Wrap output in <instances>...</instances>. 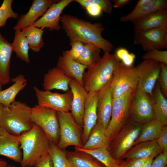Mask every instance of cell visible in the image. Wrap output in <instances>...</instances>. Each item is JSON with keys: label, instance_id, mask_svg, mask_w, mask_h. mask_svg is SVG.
Masks as SVG:
<instances>
[{"label": "cell", "instance_id": "4316f807", "mask_svg": "<svg viewBox=\"0 0 167 167\" xmlns=\"http://www.w3.org/2000/svg\"><path fill=\"white\" fill-rule=\"evenodd\" d=\"M154 102L153 110L155 118L161 122L167 123V100L162 92L157 81L153 91Z\"/></svg>", "mask_w": 167, "mask_h": 167}, {"label": "cell", "instance_id": "ac0fdd59", "mask_svg": "<svg viewBox=\"0 0 167 167\" xmlns=\"http://www.w3.org/2000/svg\"><path fill=\"white\" fill-rule=\"evenodd\" d=\"M0 155L20 164L22 159L19 136L11 134L1 127H0Z\"/></svg>", "mask_w": 167, "mask_h": 167}, {"label": "cell", "instance_id": "7c38bea8", "mask_svg": "<svg viewBox=\"0 0 167 167\" xmlns=\"http://www.w3.org/2000/svg\"><path fill=\"white\" fill-rule=\"evenodd\" d=\"M135 67L138 75L137 88L153 96V91L161 71L160 62L143 60Z\"/></svg>", "mask_w": 167, "mask_h": 167}, {"label": "cell", "instance_id": "7402d4cb", "mask_svg": "<svg viewBox=\"0 0 167 167\" xmlns=\"http://www.w3.org/2000/svg\"><path fill=\"white\" fill-rule=\"evenodd\" d=\"M134 32L167 27V10L152 13L132 22Z\"/></svg>", "mask_w": 167, "mask_h": 167}, {"label": "cell", "instance_id": "52a82bcc", "mask_svg": "<svg viewBox=\"0 0 167 167\" xmlns=\"http://www.w3.org/2000/svg\"><path fill=\"white\" fill-rule=\"evenodd\" d=\"M31 118L33 123L43 130L51 143L57 145L59 139V126L57 111L37 105L32 108Z\"/></svg>", "mask_w": 167, "mask_h": 167}, {"label": "cell", "instance_id": "9a60e30c", "mask_svg": "<svg viewBox=\"0 0 167 167\" xmlns=\"http://www.w3.org/2000/svg\"><path fill=\"white\" fill-rule=\"evenodd\" d=\"M111 79L98 92L96 124L105 131L110 122L112 111Z\"/></svg>", "mask_w": 167, "mask_h": 167}, {"label": "cell", "instance_id": "e575fe53", "mask_svg": "<svg viewBox=\"0 0 167 167\" xmlns=\"http://www.w3.org/2000/svg\"><path fill=\"white\" fill-rule=\"evenodd\" d=\"M49 153L53 167H72L66 157V152L59 148L57 145L51 143Z\"/></svg>", "mask_w": 167, "mask_h": 167}, {"label": "cell", "instance_id": "c3c4849f", "mask_svg": "<svg viewBox=\"0 0 167 167\" xmlns=\"http://www.w3.org/2000/svg\"><path fill=\"white\" fill-rule=\"evenodd\" d=\"M151 0H140L137 2L133 10L137 9L144 6L150 1Z\"/></svg>", "mask_w": 167, "mask_h": 167}, {"label": "cell", "instance_id": "8fae6325", "mask_svg": "<svg viewBox=\"0 0 167 167\" xmlns=\"http://www.w3.org/2000/svg\"><path fill=\"white\" fill-rule=\"evenodd\" d=\"M38 105L54 109L57 112H68L71 109L73 95L70 90L64 93L41 90L36 86L33 87Z\"/></svg>", "mask_w": 167, "mask_h": 167}, {"label": "cell", "instance_id": "681fc988", "mask_svg": "<svg viewBox=\"0 0 167 167\" xmlns=\"http://www.w3.org/2000/svg\"><path fill=\"white\" fill-rule=\"evenodd\" d=\"M155 156V155H152L149 157L142 167H151L153 161Z\"/></svg>", "mask_w": 167, "mask_h": 167}, {"label": "cell", "instance_id": "277c9868", "mask_svg": "<svg viewBox=\"0 0 167 167\" xmlns=\"http://www.w3.org/2000/svg\"><path fill=\"white\" fill-rule=\"evenodd\" d=\"M31 111L32 108L19 101H15L8 106H4L0 113V127L11 134L19 136L32 127Z\"/></svg>", "mask_w": 167, "mask_h": 167}, {"label": "cell", "instance_id": "8d00e7d4", "mask_svg": "<svg viewBox=\"0 0 167 167\" xmlns=\"http://www.w3.org/2000/svg\"><path fill=\"white\" fill-rule=\"evenodd\" d=\"M75 1L84 8L90 4H94L99 6L102 11L107 14H111L112 11L113 4L110 0H76Z\"/></svg>", "mask_w": 167, "mask_h": 167}, {"label": "cell", "instance_id": "f546056e", "mask_svg": "<svg viewBox=\"0 0 167 167\" xmlns=\"http://www.w3.org/2000/svg\"><path fill=\"white\" fill-rule=\"evenodd\" d=\"M110 140L105 135V131L96 124L87 140L81 148L92 150L104 147L108 148Z\"/></svg>", "mask_w": 167, "mask_h": 167}, {"label": "cell", "instance_id": "ffe728a7", "mask_svg": "<svg viewBox=\"0 0 167 167\" xmlns=\"http://www.w3.org/2000/svg\"><path fill=\"white\" fill-rule=\"evenodd\" d=\"M56 67L62 70L68 77L83 85V77L88 66L71 58L66 51L59 56Z\"/></svg>", "mask_w": 167, "mask_h": 167}, {"label": "cell", "instance_id": "d4e9b609", "mask_svg": "<svg viewBox=\"0 0 167 167\" xmlns=\"http://www.w3.org/2000/svg\"><path fill=\"white\" fill-rule=\"evenodd\" d=\"M161 152L160 148L156 141L144 142L131 148L122 158L127 159L145 158L152 155L156 156Z\"/></svg>", "mask_w": 167, "mask_h": 167}, {"label": "cell", "instance_id": "9c48e42d", "mask_svg": "<svg viewBox=\"0 0 167 167\" xmlns=\"http://www.w3.org/2000/svg\"><path fill=\"white\" fill-rule=\"evenodd\" d=\"M143 124L130 121L119 131L112 139L113 156L117 160L122 158L134 145L139 135Z\"/></svg>", "mask_w": 167, "mask_h": 167}, {"label": "cell", "instance_id": "4dcf8cb0", "mask_svg": "<svg viewBox=\"0 0 167 167\" xmlns=\"http://www.w3.org/2000/svg\"><path fill=\"white\" fill-rule=\"evenodd\" d=\"M66 154L72 167H105L99 164L92 156L83 152L66 151Z\"/></svg>", "mask_w": 167, "mask_h": 167}, {"label": "cell", "instance_id": "4fadbf2b", "mask_svg": "<svg viewBox=\"0 0 167 167\" xmlns=\"http://www.w3.org/2000/svg\"><path fill=\"white\" fill-rule=\"evenodd\" d=\"M134 42L142 46L144 51L165 48L164 39L167 27L160 28L135 32Z\"/></svg>", "mask_w": 167, "mask_h": 167}, {"label": "cell", "instance_id": "f907efd6", "mask_svg": "<svg viewBox=\"0 0 167 167\" xmlns=\"http://www.w3.org/2000/svg\"><path fill=\"white\" fill-rule=\"evenodd\" d=\"M0 167H15L14 165H9L5 161L0 158Z\"/></svg>", "mask_w": 167, "mask_h": 167}, {"label": "cell", "instance_id": "db71d44e", "mask_svg": "<svg viewBox=\"0 0 167 167\" xmlns=\"http://www.w3.org/2000/svg\"><path fill=\"white\" fill-rule=\"evenodd\" d=\"M118 167H124L122 162L121 164Z\"/></svg>", "mask_w": 167, "mask_h": 167}, {"label": "cell", "instance_id": "816d5d0a", "mask_svg": "<svg viewBox=\"0 0 167 167\" xmlns=\"http://www.w3.org/2000/svg\"><path fill=\"white\" fill-rule=\"evenodd\" d=\"M4 106L3 105L0 104V113L1 112Z\"/></svg>", "mask_w": 167, "mask_h": 167}, {"label": "cell", "instance_id": "f6af8a7d", "mask_svg": "<svg viewBox=\"0 0 167 167\" xmlns=\"http://www.w3.org/2000/svg\"><path fill=\"white\" fill-rule=\"evenodd\" d=\"M148 158L128 159V161L122 163L124 167H142Z\"/></svg>", "mask_w": 167, "mask_h": 167}, {"label": "cell", "instance_id": "836d02e7", "mask_svg": "<svg viewBox=\"0 0 167 167\" xmlns=\"http://www.w3.org/2000/svg\"><path fill=\"white\" fill-rule=\"evenodd\" d=\"M83 44V52L76 61L88 67L94 64L101 58V49L92 43Z\"/></svg>", "mask_w": 167, "mask_h": 167}, {"label": "cell", "instance_id": "484cf974", "mask_svg": "<svg viewBox=\"0 0 167 167\" xmlns=\"http://www.w3.org/2000/svg\"><path fill=\"white\" fill-rule=\"evenodd\" d=\"M13 84L6 89L0 91V104L4 106L11 104L15 100L17 94L24 89L27 84V80L20 74L12 79Z\"/></svg>", "mask_w": 167, "mask_h": 167}, {"label": "cell", "instance_id": "8992f818", "mask_svg": "<svg viewBox=\"0 0 167 167\" xmlns=\"http://www.w3.org/2000/svg\"><path fill=\"white\" fill-rule=\"evenodd\" d=\"M59 126V139L57 147L62 150L67 147L83 146L81 127L69 112H57Z\"/></svg>", "mask_w": 167, "mask_h": 167}, {"label": "cell", "instance_id": "5b68a950", "mask_svg": "<svg viewBox=\"0 0 167 167\" xmlns=\"http://www.w3.org/2000/svg\"><path fill=\"white\" fill-rule=\"evenodd\" d=\"M135 90L130 89L120 96L112 98L111 119L105 131V135L110 140L131 121V106Z\"/></svg>", "mask_w": 167, "mask_h": 167}, {"label": "cell", "instance_id": "3957f363", "mask_svg": "<svg viewBox=\"0 0 167 167\" xmlns=\"http://www.w3.org/2000/svg\"><path fill=\"white\" fill-rule=\"evenodd\" d=\"M120 61L115 54L105 53L97 62L88 66L84 74L83 86L88 92H98L111 79Z\"/></svg>", "mask_w": 167, "mask_h": 167}, {"label": "cell", "instance_id": "2e32d148", "mask_svg": "<svg viewBox=\"0 0 167 167\" xmlns=\"http://www.w3.org/2000/svg\"><path fill=\"white\" fill-rule=\"evenodd\" d=\"M72 95L71 104V113L75 120L81 127H83V119L85 101L88 94L83 85L75 79L69 84Z\"/></svg>", "mask_w": 167, "mask_h": 167}, {"label": "cell", "instance_id": "d6986e66", "mask_svg": "<svg viewBox=\"0 0 167 167\" xmlns=\"http://www.w3.org/2000/svg\"><path fill=\"white\" fill-rule=\"evenodd\" d=\"M98 92L88 93L85 104L83 119L84 130L82 134L83 143L87 140L96 125L97 120Z\"/></svg>", "mask_w": 167, "mask_h": 167}, {"label": "cell", "instance_id": "ba28073f", "mask_svg": "<svg viewBox=\"0 0 167 167\" xmlns=\"http://www.w3.org/2000/svg\"><path fill=\"white\" fill-rule=\"evenodd\" d=\"M138 83L136 67L126 66L120 62L114 71L110 81L112 98L120 96L130 89L136 90Z\"/></svg>", "mask_w": 167, "mask_h": 167}, {"label": "cell", "instance_id": "7dc6e473", "mask_svg": "<svg viewBox=\"0 0 167 167\" xmlns=\"http://www.w3.org/2000/svg\"><path fill=\"white\" fill-rule=\"evenodd\" d=\"M131 1L130 0H114L113 1L114 2L113 7L115 8H123Z\"/></svg>", "mask_w": 167, "mask_h": 167}, {"label": "cell", "instance_id": "ab89813d", "mask_svg": "<svg viewBox=\"0 0 167 167\" xmlns=\"http://www.w3.org/2000/svg\"><path fill=\"white\" fill-rule=\"evenodd\" d=\"M71 49L66 51L67 55L76 61L82 53L84 48L82 42L78 41L70 42Z\"/></svg>", "mask_w": 167, "mask_h": 167}, {"label": "cell", "instance_id": "1f68e13d", "mask_svg": "<svg viewBox=\"0 0 167 167\" xmlns=\"http://www.w3.org/2000/svg\"><path fill=\"white\" fill-rule=\"evenodd\" d=\"M21 31L28 41L29 49L35 52L40 51L44 44L42 37L44 30L30 26Z\"/></svg>", "mask_w": 167, "mask_h": 167}, {"label": "cell", "instance_id": "11a10c76", "mask_svg": "<svg viewBox=\"0 0 167 167\" xmlns=\"http://www.w3.org/2000/svg\"><path fill=\"white\" fill-rule=\"evenodd\" d=\"M19 167H32V166H21Z\"/></svg>", "mask_w": 167, "mask_h": 167}, {"label": "cell", "instance_id": "603a6c76", "mask_svg": "<svg viewBox=\"0 0 167 167\" xmlns=\"http://www.w3.org/2000/svg\"><path fill=\"white\" fill-rule=\"evenodd\" d=\"M13 52L12 43L8 42L0 32V82L3 85L11 81L10 64Z\"/></svg>", "mask_w": 167, "mask_h": 167}, {"label": "cell", "instance_id": "bcb514c9", "mask_svg": "<svg viewBox=\"0 0 167 167\" xmlns=\"http://www.w3.org/2000/svg\"><path fill=\"white\" fill-rule=\"evenodd\" d=\"M88 14L93 17H98L101 14L102 11L101 8L98 5L92 4L85 8Z\"/></svg>", "mask_w": 167, "mask_h": 167}, {"label": "cell", "instance_id": "e0dca14e", "mask_svg": "<svg viewBox=\"0 0 167 167\" xmlns=\"http://www.w3.org/2000/svg\"><path fill=\"white\" fill-rule=\"evenodd\" d=\"M56 0H34L28 12L21 15L13 27L15 30H22L31 25L41 17Z\"/></svg>", "mask_w": 167, "mask_h": 167}, {"label": "cell", "instance_id": "cb8c5ba5", "mask_svg": "<svg viewBox=\"0 0 167 167\" xmlns=\"http://www.w3.org/2000/svg\"><path fill=\"white\" fill-rule=\"evenodd\" d=\"M167 8L166 0H151L140 8L132 11L126 15L121 16L122 22H132L154 12L165 10Z\"/></svg>", "mask_w": 167, "mask_h": 167}, {"label": "cell", "instance_id": "5bb4252c", "mask_svg": "<svg viewBox=\"0 0 167 167\" xmlns=\"http://www.w3.org/2000/svg\"><path fill=\"white\" fill-rule=\"evenodd\" d=\"M73 0H61L53 4L44 14L31 26L42 29L48 28L49 31L59 30L62 27L60 24V15L63 10Z\"/></svg>", "mask_w": 167, "mask_h": 167}, {"label": "cell", "instance_id": "6da1fadb", "mask_svg": "<svg viewBox=\"0 0 167 167\" xmlns=\"http://www.w3.org/2000/svg\"><path fill=\"white\" fill-rule=\"evenodd\" d=\"M61 26L69 37L70 42L78 41L94 44L104 52L110 53L114 47L102 36L105 28L99 23H92L68 14L60 17Z\"/></svg>", "mask_w": 167, "mask_h": 167}, {"label": "cell", "instance_id": "d590c367", "mask_svg": "<svg viewBox=\"0 0 167 167\" xmlns=\"http://www.w3.org/2000/svg\"><path fill=\"white\" fill-rule=\"evenodd\" d=\"M12 0H4L0 7V28L4 26L9 18H19L18 14L15 12L12 8Z\"/></svg>", "mask_w": 167, "mask_h": 167}, {"label": "cell", "instance_id": "60d3db41", "mask_svg": "<svg viewBox=\"0 0 167 167\" xmlns=\"http://www.w3.org/2000/svg\"><path fill=\"white\" fill-rule=\"evenodd\" d=\"M161 71L158 79L161 90L165 96H167V64L160 62Z\"/></svg>", "mask_w": 167, "mask_h": 167}, {"label": "cell", "instance_id": "74e56055", "mask_svg": "<svg viewBox=\"0 0 167 167\" xmlns=\"http://www.w3.org/2000/svg\"><path fill=\"white\" fill-rule=\"evenodd\" d=\"M115 54L125 66H133L135 55L133 53H130L126 48L122 47L118 48L116 50Z\"/></svg>", "mask_w": 167, "mask_h": 167}, {"label": "cell", "instance_id": "f5cc1de1", "mask_svg": "<svg viewBox=\"0 0 167 167\" xmlns=\"http://www.w3.org/2000/svg\"><path fill=\"white\" fill-rule=\"evenodd\" d=\"M2 85L1 84V83L0 82V91L2 90Z\"/></svg>", "mask_w": 167, "mask_h": 167}, {"label": "cell", "instance_id": "83f0119b", "mask_svg": "<svg viewBox=\"0 0 167 167\" xmlns=\"http://www.w3.org/2000/svg\"><path fill=\"white\" fill-rule=\"evenodd\" d=\"M104 147L92 150H87L75 147V151L86 153L100 161L105 167H118L122 163L119 160L114 158L108 150Z\"/></svg>", "mask_w": 167, "mask_h": 167}, {"label": "cell", "instance_id": "d6a6232c", "mask_svg": "<svg viewBox=\"0 0 167 167\" xmlns=\"http://www.w3.org/2000/svg\"><path fill=\"white\" fill-rule=\"evenodd\" d=\"M12 44L13 51L15 53L17 57L26 63H29V45L21 30L15 31L14 41Z\"/></svg>", "mask_w": 167, "mask_h": 167}, {"label": "cell", "instance_id": "30bf717a", "mask_svg": "<svg viewBox=\"0 0 167 167\" xmlns=\"http://www.w3.org/2000/svg\"><path fill=\"white\" fill-rule=\"evenodd\" d=\"M154 102L153 96L137 88L132 101L131 121L144 124L153 120L155 118L153 110Z\"/></svg>", "mask_w": 167, "mask_h": 167}, {"label": "cell", "instance_id": "ee69618b", "mask_svg": "<svg viewBox=\"0 0 167 167\" xmlns=\"http://www.w3.org/2000/svg\"><path fill=\"white\" fill-rule=\"evenodd\" d=\"M167 164V153L161 152L153 159L151 167H165Z\"/></svg>", "mask_w": 167, "mask_h": 167}, {"label": "cell", "instance_id": "7a4b0ae2", "mask_svg": "<svg viewBox=\"0 0 167 167\" xmlns=\"http://www.w3.org/2000/svg\"><path fill=\"white\" fill-rule=\"evenodd\" d=\"M22 150L21 166H33L44 155L49 153L51 143L43 130L33 123L32 128L19 136Z\"/></svg>", "mask_w": 167, "mask_h": 167}, {"label": "cell", "instance_id": "f35d334b", "mask_svg": "<svg viewBox=\"0 0 167 167\" xmlns=\"http://www.w3.org/2000/svg\"><path fill=\"white\" fill-rule=\"evenodd\" d=\"M143 60L149 59L167 64V51L154 49L147 51L143 56Z\"/></svg>", "mask_w": 167, "mask_h": 167}, {"label": "cell", "instance_id": "44dd1931", "mask_svg": "<svg viewBox=\"0 0 167 167\" xmlns=\"http://www.w3.org/2000/svg\"><path fill=\"white\" fill-rule=\"evenodd\" d=\"M71 79L62 70L54 67L44 75L42 86L44 90L57 89L66 92L69 90V84Z\"/></svg>", "mask_w": 167, "mask_h": 167}, {"label": "cell", "instance_id": "f1b7e54d", "mask_svg": "<svg viewBox=\"0 0 167 167\" xmlns=\"http://www.w3.org/2000/svg\"><path fill=\"white\" fill-rule=\"evenodd\" d=\"M165 125L155 118L151 121L143 124L141 132L135 141L134 146L141 142L156 141Z\"/></svg>", "mask_w": 167, "mask_h": 167}, {"label": "cell", "instance_id": "b9f144b4", "mask_svg": "<svg viewBox=\"0 0 167 167\" xmlns=\"http://www.w3.org/2000/svg\"><path fill=\"white\" fill-rule=\"evenodd\" d=\"M161 152L167 153V126L165 125L158 138L156 140Z\"/></svg>", "mask_w": 167, "mask_h": 167}, {"label": "cell", "instance_id": "7bdbcfd3", "mask_svg": "<svg viewBox=\"0 0 167 167\" xmlns=\"http://www.w3.org/2000/svg\"><path fill=\"white\" fill-rule=\"evenodd\" d=\"M34 167H53L52 161L49 153L46 154L36 161Z\"/></svg>", "mask_w": 167, "mask_h": 167}]
</instances>
